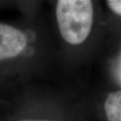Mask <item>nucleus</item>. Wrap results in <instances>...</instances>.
<instances>
[{
    "label": "nucleus",
    "instance_id": "obj_2",
    "mask_svg": "<svg viewBox=\"0 0 121 121\" xmlns=\"http://www.w3.org/2000/svg\"><path fill=\"white\" fill-rule=\"evenodd\" d=\"M27 43V37L23 31L4 23L0 25L1 60L18 56L25 49Z\"/></svg>",
    "mask_w": 121,
    "mask_h": 121
},
{
    "label": "nucleus",
    "instance_id": "obj_4",
    "mask_svg": "<svg viewBox=\"0 0 121 121\" xmlns=\"http://www.w3.org/2000/svg\"><path fill=\"white\" fill-rule=\"evenodd\" d=\"M110 10L121 17V0H106Z\"/></svg>",
    "mask_w": 121,
    "mask_h": 121
},
{
    "label": "nucleus",
    "instance_id": "obj_3",
    "mask_svg": "<svg viewBox=\"0 0 121 121\" xmlns=\"http://www.w3.org/2000/svg\"><path fill=\"white\" fill-rule=\"evenodd\" d=\"M104 108L108 121H121V91L108 94Z\"/></svg>",
    "mask_w": 121,
    "mask_h": 121
},
{
    "label": "nucleus",
    "instance_id": "obj_1",
    "mask_svg": "<svg viewBox=\"0 0 121 121\" xmlns=\"http://www.w3.org/2000/svg\"><path fill=\"white\" fill-rule=\"evenodd\" d=\"M56 19L63 39L70 45L81 44L93 27L92 0H57Z\"/></svg>",
    "mask_w": 121,
    "mask_h": 121
}]
</instances>
